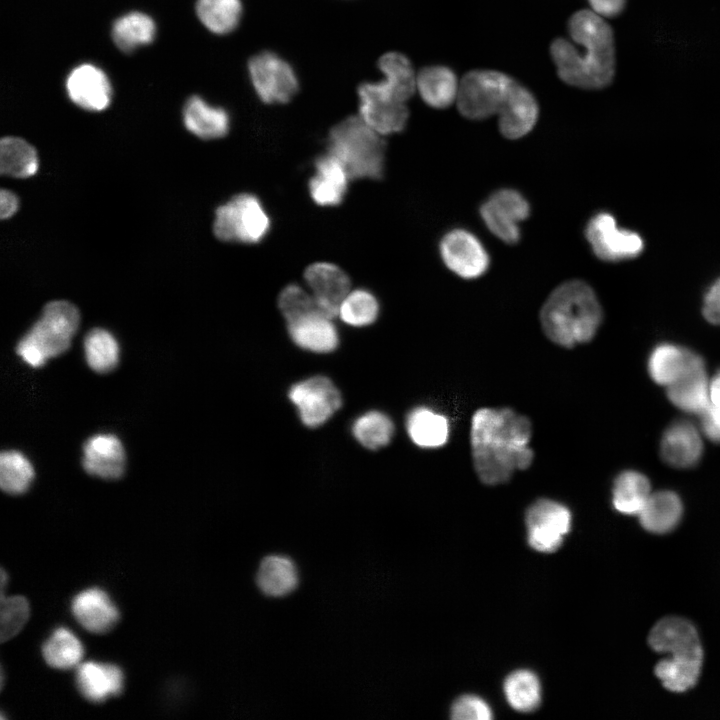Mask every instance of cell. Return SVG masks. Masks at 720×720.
<instances>
[{"label": "cell", "instance_id": "1", "mask_svg": "<svg viewBox=\"0 0 720 720\" xmlns=\"http://www.w3.org/2000/svg\"><path fill=\"white\" fill-rule=\"evenodd\" d=\"M532 424L510 408H480L472 416L470 443L474 470L486 485L508 482L534 459Z\"/></svg>", "mask_w": 720, "mask_h": 720}, {"label": "cell", "instance_id": "2", "mask_svg": "<svg viewBox=\"0 0 720 720\" xmlns=\"http://www.w3.org/2000/svg\"><path fill=\"white\" fill-rule=\"evenodd\" d=\"M572 43L555 39L550 47L558 76L568 85L601 89L610 84L615 71L613 32L592 10H580L569 19Z\"/></svg>", "mask_w": 720, "mask_h": 720}, {"label": "cell", "instance_id": "3", "mask_svg": "<svg viewBox=\"0 0 720 720\" xmlns=\"http://www.w3.org/2000/svg\"><path fill=\"white\" fill-rule=\"evenodd\" d=\"M602 321V309L593 289L581 280L556 287L540 310L546 337L556 345L572 348L589 342Z\"/></svg>", "mask_w": 720, "mask_h": 720}, {"label": "cell", "instance_id": "4", "mask_svg": "<svg viewBox=\"0 0 720 720\" xmlns=\"http://www.w3.org/2000/svg\"><path fill=\"white\" fill-rule=\"evenodd\" d=\"M328 153L346 168L350 178L378 179L383 175L385 142L360 116L336 124L328 135Z\"/></svg>", "mask_w": 720, "mask_h": 720}, {"label": "cell", "instance_id": "5", "mask_svg": "<svg viewBox=\"0 0 720 720\" xmlns=\"http://www.w3.org/2000/svg\"><path fill=\"white\" fill-rule=\"evenodd\" d=\"M79 322V311L72 303L64 300L49 302L19 341L16 352L31 367H41L49 358L68 350Z\"/></svg>", "mask_w": 720, "mask_h": 720}, {"label": "cell", "instance_id": "6", "mask_svg": "<svg viewBox=\"0 0 720 720\" xmlns=\"http://www.w3.org/2000/svg\"><path fill=\"white\" fill-rule=\"evenodd\" d=\"M270 226L261 201L253 194L242 193L216 209L213 232L222 241L256 244L265 238Z\"/></svg>", "mask_w": 720, "mask_h": 720}, {"label": "cell", "instance_id": "7", "mask_svg": "<svg viewBox=\"0 0 720 720\" xmlns=\"http://www.w3.org/2000/svg\"><path fill=\"white\" fill-rule=\"evenodd\" d=\"M516 84V80L499 71H470L459 83L458 110L470 120H484L498 114Z\"/></svg>", "mask_w": 720, "mask_h": 720}, {"label": "cell", "instance_id": "8", "mask_svg": "<svg viewBox=\"0 0 720 720\" xmlns=\"http://www.w3.org/2000/svg\"><path fill=\"white\" fill-rule=\"evenodd\" d=\"M248 74L256 95L266 104L287 103L299 88L293 67L272 51L253 55L248 61Z\"/></svg>", "mask_w": 720, "mask_h": 720}, {"label": "cell", "instance_id": "9", "mask_svg": "<svg viewBox=\"0 0 720 720\" xmlns=\"http://www.w3.org/2000/svg\"><path fill=\"white\" fill-rule=\"evenodd\" d=\"M571 520V513L563 504L538 499L528 507L525 516L529 545L539 552L556 551L570 530Z\"/></svg>", "mask_w": 720, "mask_h": 720}, {"label": "cell", "instance_id": "10", "mask_svg": "<svg viewBox=\"0 0 720 720\" xmlns=\"http://www.w3.org/2000/svg\"><path fill=\"white\" fill-rule=\"evenodd\" d=\"M529 214L527 199L519 191L510 188L495 191L480 207L481 218L488 230L507 244H515L520 240L519 224Z\"/></svg>", "mask_w": 720, "mask_h": 720}, {"label": "cell", "instance_id": "11", "mask_svg": "<svg viewBox=\"0 0 720 720\" xmlns=\"http://www.w3.org/2000/svg\"><path fill=\"white\" fill-rule=\"evenodd\" d=\"M289 398L296 406L301 421L311 428L324 424L342 404L339 390L324 376L294 384L289 390Z\"/></svg>", "mask_w": 720, "mask_h": 720}, {"label": "cell", "instance_id": "12", "mask_svg": "<svg viewBox=\"0 0 720 720\" xmlns=\"http://www.w3.org/2000/svg\"><path fill=\"white\" fill-rule=\"evenodd\" d=\"M445 266L457 276L472 280L487 272L490 257L481 241L465 229L446 233L439 245Z\"/></svg>", "mask_w": 720, "mask_h": 720}, {"label": "cell", "instance_id": "13", "mask_svg": "<svg viewBox=\"0 0 720 720\" xmlns=\"http://www.w3.org/2000/svg\"><path fill=\"white\" fill-rule=\"evenodd\" d=\"M585 235L594 254L605 261H619L640 254L643 249L641 237L617 226L609 213H598L588 222Z\"/></svg>", "mask_w": 720, "mask_h": 720}, {"label": "cell", "instance_id": "14", "mask_svg": "<svg viewBox=\"0 0 720 720\" xmlns=\"http://www.w3.org/2000/svg\"><path fill=\"white\" fill-rule=\"evenodd\" d=\"M304 279L318 310L333 319L339 307L351 290L350 278L340 267L328 262L309 265Z\"/></svg>", "mask_w": 720, "mask_h": 720}, {"label": "cell", "instance_id": "15", "mask_svg": "<svg viewBox=\"0 0 720 720\" xmlns=\"http://www.w3.org/2000/svg\"><path fill=\"white\" fill-rule=\"evenodd\" d=\"M359 116L382 136L402 131L408 121L406 103L391 100L376 93L364 82L358 87Z\"/></svg>", "mask_w": 720, "mask_h": 720}, {"label": "cell", "instance_id": "16", "mask_svg": "<svg viewBox=\"0 0 720 720\" xmlns=\"http://www.w3.org/2000/svg\"><path fill=\"white\" fill-rule=\"evenodd\" d=\"M66 90L74 104L88 111H102L111 102L110 81L100 68L92 64L75 67L67 77Z\"/></svg>", "mask_w": 720, "mask_h": 720}, {"label": "cell", "instance_id": "17", "mask_svg": "<svg viewBox=\"0 0 720 720\" xmlns=\"http://www.w3.org/2000/svg\"><path fill=\"white\" fill-rule=\"evenodd\" d=\"M82 465L93 476L113 480L125 469V452L121 441L113 434H97L83 446Z\"/></svg>", "mask_w": 720, "mask_h": 720}, {"label": "cell", "instance_id": "18", "mask_svg": "<svg viewBox=\"0 0 720 720\" xmlns=\"http://www.w3.org/2000/svg\"><path fill=\"white\" fill-rule=\"evenodd\" d=\"M314 174L309 181L312 200L322 207H333L342 202L350 178L344 165L332 154L318 157Z\"/></svg>", "mask_w": 720, "mask_h": 720}, {"label": "cell", "instance_id": "19", "mask_svg": "<svg viewBox=\"0 0 720 720\" xmlns=\"http://www.w3.org/2000/svg\"><path fill=\"white\" fill-rule=\"evenodd\" d=\"M383 78L370 82L372 88L382 96L406 103L416 91V77L409 59L400 52H387L378 60Z\"/></svg>", "mask_w": 720, "mask_h": 720}, {"label": "cell", "instance_id": "20", "mask_svg": "<svg viewBox=\"0 0 720 720\" xmlns=\"http://www.w3.org/2000/svg\"><path fill=\"white\" fill-rule=\"evenodd\" d=\"M538 115L539 108L535 97L517 82L498 113L499 130L505 138H522L534 128Z\"/></svg>", "mask_w": 720, "mask_h": 720}, {"label": "cell", "instance_id": "21", "mask_svg": "<svg viewBox=\"0 0 720 720\" xmlns=\"http://www.w3.org/2000/svg\"><path fill=\"white\" fill-rule=\"evenodd\" d=\"M703 444L696 427L679 420L671 424L663 434L660 452L663 460L677 468L695 465L702 455Z\"/></svg>", "mask_w": 720, "mask_h": 720}, {"label": "cell", "instance_id": "22", "mask_svg": "<svg viewBox=\"0 0 720 720\" xmlns=\"http://www.w3.org/2000/svg\"><path fill=\"white\" fill-rule=\"evenodd\" d=\"M289 335L299 347L316 353H328L338 345L332 319L313 311L287 323Z\"/></svg>", "mask_w": 720, "mask_h": 720}, {"label": "cell", "instance_id": "23", "mask_svg": "<svg viewBox=\"0 0 720 720\" xmlns=\"http://www.w3.org/2000/svg\"><path fill=\"white\" fill-rule=\"evenodd\" d=\"M76 620L92 633H106L119 619L117 607L107 593L99 588H89L77 594L72 601Z\"/></svg>", "mask_w": 720, "mask_h": 720}, {"label": "cell", "instance_id": "24", "mask_svg": "<svg viewBox=\"0 0 720 720\" xmlns=\"http://www.w3.org/2000/svg\"><path fill=\"white\" fill-rule=\"evenodd\" d=\"M76 682L80 693L87 700L100 703L121 693L124 677L116 665L86 662L79 665Z\"/></svg>", "mask_w": 720, "mask_h": 720}, {"label": "cell", "instance_id": "25", "mask_svg": "<svg viewBox=\"0 0 720 720\" xmlns=\"http://www.w3.org/2000/svg\"><path fill=\"white\" fill-rule=\"evenodd\" d=\"M648 643L659 653L678 654L693 651L701 647L694 625L680 617H666L658 621L651 629Z\"/></svg>", "mask_w": 720, "mask_h": 720}, {"label": "cell", "instance_id": "26", "mask_svg": "<svg viewBox=\"0 0 720 720\" xmlns=\"http://www.w3.org/2000/svg\"><path fill=\"white\" fill-rule=\"evenodd\" d=\"M667 395L679 409L699 415L703 413L711 405L704 361L667 386Z\"/></svg>", "mask_w": 720, "mask_h": 720}, {"label": "cell", "instance_id": "27", "mask_svg": "<svg viewBox=\"0 0 720 720\" xmlns=\"http://www.w3.org/2000/svg\"><path fill=\"white\" fill-rule=\"evenodd\" d=\"M183 121L195 136L211 140L225 136L230 128L228 112L207 103L199 96H191L184 105Z\"/></svg>", "mask_w": 720, "mask_h": 720}, {"label": "cell", "instance_id": "28", "mask_svg": "<svg viewBox=\"0 0 720 720\" xmlns=\"http://www.w3.org/2000/svg\"><path fill=\"white\" fill-rule=\"evenodd\" d=\"M256 584L259 590L268 597H284L292 593L299 584L297 566L286 555H267L259 564Z\"/></svg>", "mask_w": 720, "mask_h": 720}, {"label": "cell", "instance_id": "29", "mask_svg": "<svg viewBox=\"0 0 720 720\" xmlns=\"http://www.w3.org/2000/svg\"><path fill=\"white\" fill-rule=\"evenodd\" d=\"M459 83L455 73L442 65L422 68L416 77V90L430 107L444 109L457 100Z\"/></svg>", "mask_w": 720, "mask_h": 720}, {"label": "cell", "instance_id": "30", "mask_svg": "<svg viewBox=\"0 0 720 720\" xmlns=\"http://www.w3.org/2000/svg\"><path fill=\"white\" fill-rule=\"evenodd\" d=\"M701 362L703 359L688 349L673 344H661L652 351L648 370L656 383L667 387Z\"/></svg>", "mask_w": 720, "mask_h": 720}, {"label": "cell", "instance_id": "31", "mask_svg": "<svg viewBox=\"0 0 720 720\" xmlns=\"http://www.w3.org/2000/svg\"><path fill=\"white\" fill-rule=\"evenodd\" d=\"M702 663V648L672 654L670 658L663 659L656 664L655 675L666 689L672 692H684L697 683Z\"/></svg>", "mask_w": 720, "mask_h": 720}, {"label": "cell", "instance_id": "32", "mask_svg": "<svg viewBox=\"0 0 720 720\" xmlns=\"http://www.w3.org/2000/svg\"><path fill=\"white\" fill-rule=\"evenodd\" d=\"M683 507L680 498L671 491L651 493L638 514L642 527L655 534L672 531L680 522Z\"/></svg>", "mask_w": 720, "mask_h": 720}, {"label": "cell", "instance_id": "33", "mask_svg": "<svg viewBox=\"0 0 720 720\" xmlns=\"http://www.w3.org/2000/svg\"><path fill=\"white\" fill-rule=\"evenodd\" d=\"M411 440L423 448H437L444 445L449 437L448 420L428 408L412 410L406 422Z\"/></svg>", "mask_w": 720, "mask_h": 720}, {"label": "cell", "instance_id": "34", "mask_svg": "<svg viewBox=\"0 0 720 720\" xmlns=\"http://www.w3.org/2000/svg\"><path fill=\"white\" fill-rule=\"evenodd\" d=\"M156 34L153 19L145 13L133 11L119 17L112 26L116 46L126 52L150 44Z\"/></svg>", "mask_w": 720, "mask_h": 720}, {"label": "cell", "instance_id": "35", "mask_svg": "<svg viewBox=\"0 0 720 720\" xmlns=\"http://www.w3.org/2000/svg\"><path fill=\"white\" fill-rule=\"evenodd\" d=\"M650 494V483L646 476L636 471H625L614 481L612 503L620 513L638 515Z\"/></svg>", "mask_w": 720, "mask_h": 720}, {"label": "cell", "instance_id": "36", "mask_svg": "<svg viewBox=\"0 0 720 720\" xmlns=\"http://www.w3.org/2000/svg\"><path fill=\"white\" fill-rule=\"evenodd\" d=\"M34 147L19 137L7 136L0 141V172L3 175L26 178L38 169Z\"/></svg>", "mask_w": 720, "mask_h": 720}, {"label": "cell", "instance_id": "37", "mask_svg": "<svg viewBox=\"0 0 720 720\" xmlns=\"http://www.w3.org/2000/svg\"><path fill=\"white\" fill-rule=\"evenodd\" d=\"M243 6L241 0H197L196 14L212 33L225 35L239 25Z\"/></svg>", "mask_w": 720, "mask_h": 720}, {"label": "cell", "instance_id": "38", "mask_svg": "<svg viewBox=\"0 0 720 720\" xmlns=\"http://www.w3.org/2000/svg\"><path fill=\"white\" fill-rule=\"evenodd\" d=\"M42 653L50 667L66 670L79 665L84 650L80 640L70 630L60 627L44 643Z\"/></svg>", "mask_w": 720, "mask_h": 720}, {"label": "cell", "instance_id": "39", "mask_svg": "<svg viewBox=\"0 0 720 720\" xmlns=\"http://www.w3.org/2000/svg\"><path fill=\"white\" fill-rule=\"evenodd\" d=\"M504 693L510 706L519 712H531L541 702L539 679L533 672L528 670H518L511 673L505 679Z\"/></svg>", "mask_w": 720, "mask_h": 720}, {"label": "cell", "instance_id": "40", "mask_svg": "<svg viewBox=\"0 0 720 720\" xmlns=\"http://www.w3.org/2000/svg\"><path fill=\"white\" fill-rule=\"evenodd\" d=\"M84 352L89 367L98 373L112 371L119 361V346L105 329L94 328L84 339Z\"/></svg>", "mask_w": 720, "mask_h": 720}, {"label": "cell", "instance_id": "41", "mask_svg": "<svg viewBox=\"0 0 720 720\" xmlns=\"http://www.w3.org/2000/svg\"><path fill=\"white\" fill-rule=\"evenodd\" d=\"M34 477V470L29 460L15 450L3 451L0 454V486L11 495L24 493Z\"/></svg>", "mask_w": 720, "mask_h": 720}, {"label": "cell", "instance_id": "42", "mask_svg": "<svg viewBox=\"0 0 720 720\" xmlns=\"http://www.w3.org/2000/svg\"><path fill=\"white\" fill-rule=\"evenodd\" d=\"M352 432L362 446L377 450L391 441L394 425L385 414L371 411L361 415L354 422Z\"/></svg>", "mask_w": 720, "mask_h": 720}, {"label": "cell", "instance_id": "43", "mask_svg": "<svg viewBox=\"0 0 720 720\" xmlns=\"http://www.w3.org/2000/svg\"><path fill=\"white\" fill-rule=\"evenodd\" d=\"M379 313V304L375 296L365 289L350 290L342 301L338 316L343 322L354 327H363L373 323Z\"/></svg>", "mask_w": 720, "mask_h": 720}, {"label": "cell", "instance_id": "44", "mask_svg": "<svg viewBox=\"0 0 720 720\" xmlns=\"http://www.w3.org/2000/svg\"><path fill=\"white\" fill-rule=\"evenodd\" d=\"M29 604L24 597H1L0 638L5 642L24 627L29 618Z\"/></svg>", "mask_w": 720, "mask_h": 720}, {"label": "cell", "instance_id": "45", "mask_svg": "<svg viewBox=\"0 0 720 720\" xmlns=\"http://www.w3.org/2000/svg\"><path fill=\"white\" fill-rule=\"evenodd\" d=\"M278 305L287 323L310 312L319 311L311 292L298 284H289L281 291Z\"/></svg>", "mask_w": 720, "mask_h": 720}, {"label": "cell", "instance_id": "46", "mask_svg": "<svg viewBox=\"0 0 720 720\" xmlns=\"http://www.w3.org/2000/svg\"><path fill=\"white\" fill-rule=\"evenodd\" d=\"M492 717L488 704L475 695H463L451 707V718L454 720H490Z\"/></svg>", "mask_w": 720, "mask_h": 720}, {"label": "cell", "instance_id": "47", "mask_svg": "<svg viewBox=\"0 0 720 720\" xmlns=\"http://www.w3.org/2000/svg\"><path fill=\"white\" fill-rule=\"evenodd\" d=\"M703 315L710 323L720 325V279L710 287L705 295Z\"/></svg>", "mask_w": 720, "mask_h": 720}, {"label": "cell", "instance_id": "48", "mask_svg": "<svg viewBox=\"0 0 720 720\" xmlns=\"http://www.w3.org/2000/svg\"><path fill=\"white\" fill-rule=\"evenodd\" d=\"M701 417V428L711 441L720 443V407L710 405Z\"/></svg>", "mask_w": 720, "mask_h": 720}, {"label": "cell", "instance_id": "49", "mask_svg": "<svg viewBox=\"0 0 720 720\" xmlns=\"http://www.w3.org/2000/svg\"><path fill=\"white\" fill-rule=\"evenodd\" d=\"M592 11L601 17H614L624 8L625 0H588Z\"/></svg>", "mask_w": 720, "mask_h": 720}, {"label": "cell", "instance_id": "50", "mask_svg": "<svg viewBox=\"0 0 720 720\" xmlns=\"http://www.w3.org/2000/svg\"><path fill=\"white\" fill-rule=\"evenodd\" d=\"M17 196L9 191L2 189L0 192V216L2 219L10 218L18 209Z\"/></svg>", "mask_w": 720, "mask_h": 720}, {"label": "cell", "instance_id": "51", "mask_svg": "<svg viewBox=\"0 0 720 720\" xmlns=\"http://www.w3.org/2000/svg\"><path fill=\"white\" fill-rule=\"evenodd\" d=\"M711 404L720 407V371L709 381Z\"/></svg>", "mask_w": 720, "mask_h": 720}]
</instances>
